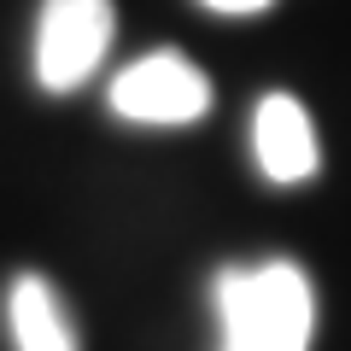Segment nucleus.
<instances>
[{"label":"nucleus","instance_id":"0eeeda50","mask_svg":"<svg viewBox=\"0 0 351 351\" xmlns=\"http://www.w3.org/2000/svg\"><path fill=\"white\" fill-rule=\"evenodd\" d=\"M223 351H228V346H223Z\"/></svg>","mask_w":351,"mask_h":351},{"label":"nucleus","instance_id":"39448f33","mask_svg":"<svg viewBox=\"0 0 351 351\" xmlns=\"http://www.w3.org/2000/svg\"><path fill=\"white\" fill-rule=\"evenodd\" d=\"M12 339L18 351H76V334L59 311V293L41 276H18L12 281Z\"/></svg>","mask_w":351,"mask_h":351},{"label":"nucleus","instance_id":"f257e3e1","mask_svg":"<svg viewBox=\"0 0 351 351\" xmlns=\"http://www.w3.org/2000/svg\"><path fill=\"white\" fill-rule=\"evenodd\" d=\"M217 316L228 351H311L316 299L299 263L269 258L217 276Z\"/></svg>","mask_w":351,"mask_h":351},{"label":"nucleus","instance_id":"20e7f679","mask_svg":"<svg viewBox=\"0 0 351 351\" xmlns=\"http://www.w3.org/2000/svg\"><path fill=\"white\" fill-rule=\"evenodd\" d=\"M252 147H258V170L269 182H311L316 176V129L293 94H263L258 117H252Z\"/></svg>","mask_w":351,"mask_h":351},{"label":"nucleus","instance_id":"f03ea898","mask_svg":"<svg viewBox=\"0 0 351 351\" xmlns=\"http://www.w3.org/2000/svg\"><path fill=\"white\" fill-rule=\"evenodd\" d=\"M112 47V0H41L36 24V82L47 94H71L94 76Z\"/></svg>","mask_w":351,"mask_h":351},{"label":"nucleus","instance_id":"423d86ee","mask_svg":"<svg viewBox=\"0 0 351 351\" xmlns=\"http://www.w3.org/2000/svg\"><path fill=\"white\" fill-rule=\"evenodd\" d=\"M199 6H211V12H223V18H246V12H263L269 0H199Z\"/></svg>","mask_w":351,"mask_h":351},{"label":"nucleus","instance_id":"7ed1b4c3","mask_svg":"<svg viewBox=\"0 0 351 351\" xmlns=\"http://www.w3.org/2000/svg\"><path fill=\"white\" fill-rule=\"evenodd\" d=\"M211 106V82L182 53H147L112 82V112L129 123H199Z\"/></svg>","mask_w":351,"mask_h":351}]
</instances>
